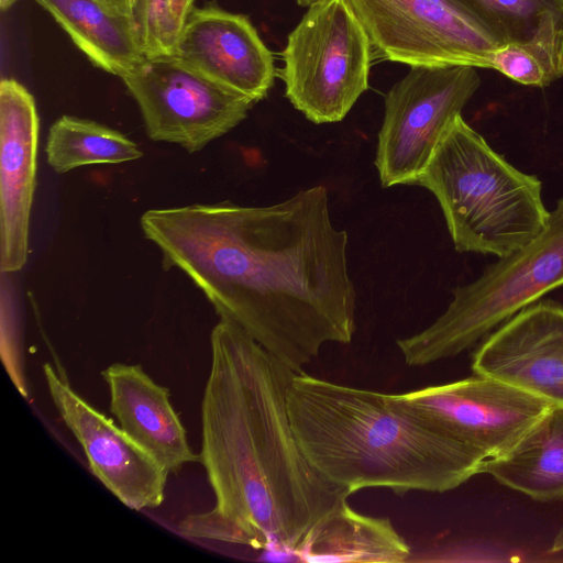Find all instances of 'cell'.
Instances as JSON below:
<instances>
[{
	"mask_svg": "<svg viewBox=\"0 0 563 563\" xmlns=\"http://www.w3.org/2000/svg\"><path fill=\"white\" fill-rule=\"evenodd\" d=\"M295 554L306 562L399 563L411 550L388 518L340 504L306 536Z\"/></svg>",
	"mask_w": 563,
	"mask_h": 563,
	"instance_id": "16",
	"label": "cell"
},
{
	"mask_svg": "<svg viewBox=\"0 0 563 563\" xmlns=\"http://www.w3.org/2000/svg\"><path fill=\"white\" fill-rule=\"evenodd\" d=\"M471 367L563 406V305L542 299L521 309L476 345Z\"/></svg>",
	"mask_w": 563,
	"mask_h": 563,
	"instance_id": "11",
	"label": "cell"
},
{
	"mask_svg": "<svg viewBox=\"0 0 563 563\" xmlns=\"http://www.w3.org/2000/svg\"><path fill=\"white\" fill-rule=\"evenodd\" d=\"M195 1L196 0H170V15L179 33L187 15L195 8Z\"/></svg>",
	"mask_w": 563,
	"mask_h": 563,
	"instance_id": "22",
	"label": "cell"
},
{
	"mask_svg": "<svg viewBox=\"0 0 563 563\" xmlns=\"http://www.w3.org/2000/svg\"><path fill=\"white\" fill-rule=\"evenodd\" d=\"M169 3L170 0H133L130 15L144 57L174 55L179 30Z\"/></svg>",
	"mask_w": 563,
	"mask_h": 563,
	"instance_id": "21",
	"label": "cell"
},
{
	"mask_svg": "<svg viewBox=\"0 0 563 563\" xmlns=\"http://www.w3.org/2000/svg\"><path fill=\"white\" fill-rule=\"evenodd\" d=\"M201 404L203 464L216 505L185 517L186 537L295 553L352 495L303 453L287 406L296 372L238 324L220 319Z\"/></svg>",
	"mask_w": 563,
	"mask_h": 563,
	"instance_id": "2",
	"label": "cell"
},
{
	"mask_svg": "<svg viewBox=\"0 0 563 563\" xmlns=\"http://www.w3.org/2000/svg\"><path fill=\"white\" fill-rule=\"evenodd\" d=\"M43 372L51 398L81 445L93 475L129 508L161 506L169 471L79 396L65 375L48 363Z\"/></svg>",
	"mask_w": 563,
	"mask_h": 563,
	"instance_id": "10",
	"label": "cell"
},
{
	"mask_svg": "<svg viewBox=\"0 0 563 563\" xmlns=\"http://www.w3.org/2000/svg\"><path fill=\"white\" fill-rule=\"evenodd\" d=\"M492 69L534 87L549 86L563 77V16L548 12L530 37L498 47Z\"/></svg>",
	"mask_w": 563,
	"mask_h": 563,
	"instance_id": "19",
	"label": "cell"
},
{
	"mask_svg": "<svg viewBox=\"0 0 563 563\" xmlns=\"http://www.w3.org/2000/svg\"><path fill=\"white\" fill-rule=\"evenodd\" d=\"M112 1L118 3L119 5H121L125 10H128L129 12H130V8L133 3V0H112Z\"/></svg>",
	"mask_w": 563,
	"mask_h": 563,
	"instance_id": "24",
	"label": "cell"
},
{
	"mask_svg": "<svg viewBox=\"0 0 563 563\" xmlns=\"http://www.w3.org/2000/svg\"><path fill=\"white\" fill-rule=\"evenodd\" d=\"M503 43L520 42L537 30L543 14L563 16V0H460Z\"/></svg>",
	"mask_w": 563,
	"mask_h": 563,
	"instance_id": "20",
	"label": "cell"
},
{
	"mask_svg": "<svg viewBox=\"0 0 563 563\" xmlns=\"http://www.w3.org/2000/svg\"><path fill=\"white\" fill-rule=\"evenodd\" d=\"M289 417L309 462L329 482L363 488L445 493L482 474L481 465L432 417L396 394L295 373Z\"/></svg>",
	"mask_w": 563,
	"mask_h": 563,
	"instance_id": "3",
	"label": "cell"
},
{
	"mask_svg": "<svg viewBox=\"0 0 563 563\" xmlns=\"http://www.w3.org/2000/svg\"><path fill=\"white\" fill-rule=\"evenodd\" d=\"M174 55L254 102L268 95L276 77L273 54L250 19L214 4L189 12Z\"/></svg>",
	"mask_w": 563,
	"mask_h": 563,
	"instance_id": "12",
	"label": "cell"
},
{
	"mask_svg": "<svg viewBox=\"0 0 563 563\" xmlns=\"http://www.w3.org/2000/svg\"><path fill=\"white\" fill-rule=\"evenodd\" d=\"M373 58L413 66L490 68L504 45L460 0H346Z\"/></svg>",
	"mask_w": 563,
	"mask_h": 563,
	"instance_id": "8",
	"label": "cell"
},
{
	"mask_svg": "<svg viewBox=\"0 0 563 563\" xmlns=\"http://www.w3.org/2000/svg\"><path fill=\"white\" fill-rule=\"evenodd\" d=\"M100 69L122 78L143 58L130 12L112 0H35Z\"/></svg>",
	"mask_w": 563,
	"mask_h": 563,
	"instance_id": "15",
	"label": "cell"
},
{
	"mask_svg": "<svg viewBox=\"0 0 563 563\" xmlns=\"http://www.w3.org/2000/svg\"><path fill=\"white\" fill-rule=\"evenodd\" d=\"M549 551L552 553L563 552V525L555 533Z\"/></svg>",
	"mask_w": 563,
	"mask_h": 563,
	"instance_id": "23",
	"label": "cell"
},
{
	"mask_svg": "<svg viewBox=\"0 0 563 563\" xmlns=\"http://www.w3.org/2000/svg\"><path fill=\"white\" fill-rule=\"evenodd\" d=\"M46 156L55 172L67 173L86 165L135 161L143 152L117 130L91 120L62 115L49 128Z\"/></svg>",
	"mask_w": 563,
	"mask_h": 563,
	"instance_id": "18",
	"label": "cell"
},
{
	"mask_svg": "<svg viewBox=\"0 0 563 563\" xmlns=\"http://www.w3.org/2000/svg\"><path fill=\"white\" fill-rule=\"evenodd\" d=\"M40 120L30 91L12 78L0 82V268L26 263L35 190Z\"/></svg>",
	"mask_w": 563,
	"mask_h": 563,
	"instance_id": "13",
	"label": "cell"
},
{
	"mask_svg": "<svg viewBox=\"0 0 563 563\" xmlns=\"http://www.w3.org/2000/svg\"><path fill=\"white\" fill-rule=\"evenodd\" d=\"M121 79L140 108L148 137L188 153L230 132L256 103L175 55L144 57Z\"/></svg>",
	"mask_w": 563,
	"mask_h": 563,
	"instance_id": "9",
	"label": "cell"
},
{
	"mask_svg": "<svg viewBox=\"0 0 563 563\" xmlns=\"http://www.w3.org/2000/svg\"><path fill=\"white\" fill-rule=\"evenodd\" d=\"M18 0H0V7L2 10H8Z\"/></svg>",
	"mask_w": 563,
	"mask_h": 563,
	"instance_id": "25",
	"label": "cell"
},
{
	"mask_svg": "<svg viewBox=\"0 0 563 563\" xmlns=\"http://www.w3.org/2000/svg\"><path fill=\"white\" fill-rule=\"evenodd\" d=\"M415 185L440 203L457 252L506 256L543 230L542 184L498 154L460 114Z\"/></svg>",
	"mask_w": 563,
	"mask_h": 563,
	"instance_id": "4",
	"label": "cell"
},
{
	"mask_svg": "<svg viewBox=\"0 0 563 563\" xmlns=\"http://www.w3.org/2000/svg\"><path fill=\"white\" fill-rule=\"evenodd\" d=\"M563 286V198L543 230L498 257L472 283L453 289L445 311L429 327L396 344L409 366H426L477 345L527 306Z\"/></svg>",
	"mask_w": 563,
	"mask_h": 563,
	"instance_id": "5",
	"label": "cell"
},
{
	"mask_svg": "<svg viewBox=\"0 0 563 563\" xmlns=\"http://www.w3.org/2000/svg\"><path fill=\"white\" fill-rule=\"evenodd\" d=\"M372 45L346 0H319L288 34L278 76L309 121H342L368 89Z\"/></svg>",
	"mask_w": 563,
	"mask_h": 563,
	"instance_id": "6",
	"label": "cell"
},
{
	"mask_svg": "<svg viewBox=\"0 0 563 563\" xmlns=\"http://www.w3.org/2000/svg\"><path fill=\"white\" fill-rule=\"evenodd\" d=\"M110 393V410L120 428L169 472L196 462L186 430L169 400L137 364L114 363L101 372Z\"/></svg>",
	"mask_w": 563,
	"mask_h": 563,
	"instance_id": "14",
	"label": "cell"
},
{
	"mask_svg": "<svg viewBox=\"0 0 563 563\" xmlns=\"http://www.w3.org/2000/svg\"><path fill=\"white\" fill-rule=\"evenodd\" d=\"M483 474L538 501L563 499V406L552 405Z\"/></svg>",
	"mask_w": 563,
	"mask_h": 563,
	"instance_id": "17",
	"label": "cell"
},
{
	"mask_svg": "<svg viewBox=\"0 0 563 563\" xmlns=\"http://www.w3.org/2000/svg\"><path fill=\"white\" fill-rule=\"evenodd\" d=\"M319 0H296V2L301 5V7H309L311 5L312 3L317 2Z\"/></svg>",
	"mask_w": 563,
	"mask_h": 563,
	"instance_id": "26",
	"label": "cell"
},
{
	"mask_svg": "<svg viewBox=\"0 0 563 563\" xmlns=\"http://www.w3.org/2000/svg\"><path fill=\"white\" fill-rule=\"evenodd\" d=\"M481 85L476 67L413 66L385 96L375 166L383 187L415 185Z\"/></svg>",
	"mask_w": 563,
	"mask_h": 563,
	"instance_id": "7",
	"label": "cell"
},
{
	"mask_svg": "<svg viewBox=\"0 0 563 563\" xmlns=\"http://www.w3.org/2000/svg\"><path fill=\"white\" fill-rule=\"evenodd\" d=\"M165 269L186 274L220 319L243 329L294 372L355 332L347 233L331 220L324 186L271 206L223 201L141 216Z\"/></svg>",
	"mask_w": 563,
	"mask_h": 563,
	"instance_id": "1",
	"label": "cell"
}]
</instances>
